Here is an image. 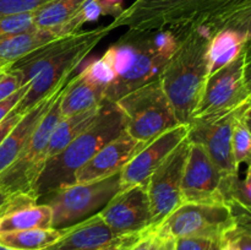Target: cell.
I'll list each match as a JSON object with an SVG mask.
<instances>
[{
    "mask_svg": "<svg viewBox=\"0 0 251 250\" xmlns=\"http://www.w3.org/2000/svg\"><path fill=\"white\" fill-rule=\"evenodd\" d=\"M126 119L115 103L104 100L97 118L58 154L46 161L33 186V196H44L75 184L76 172L102 147L125 131Z\"/></svg>",
    "mask_w": 251,
    "mask_h": 250,
    "instance_id": "obj_3",
    "label": "cell"
},
{
    "mask_svg": "<svg viewBox=\"0 0 251 250\" xmlns=\"http://www.w3.org/2000/svg\"><path fill=\"white\" fill-rule=\"evenodd\" d=\"M0 250H15V249H11V248H7L5 247V245L0 244Z\"/></svg>",
    "mask_w": 251,
    "mask_h": 250,
    "instance_id": "obj_46",
    "label": "cell"
},
{
    "mask_svg": "<svg viewBox=\"0 0 251 250\" xmlns=\"http://www.w3.org/2000/svg\"><path fill=\"white\" fill-rule=\"evenodd\" d=\"M119 188L120 173H115L100 180L73 184L44 196L48 198L44 202L53 212L51 228L65 229L100 212Z\"/></svg>",
    "mask_w": 251,
    "mask_h": 250,
    "instance_id": "obj_6",
    "label": "cell"
},
{
    "mask_svg": "<svg viewBox=\"0 0 251 250\" xmlns=\"http://www.w3.org/2000/svg\"><path fill=\"white\" fill-rule=\"evenodd\" d=\"M112 31L110 25H107L58 37L12 63L11 69L21 75L25 85H28L27 92L14 109L24 114L70 80L86 56Z\"/></svg>",
    "mask_w": 251,
    "mask_h": 250,
    "instance_id": "obj_1",
    "label": "cell"
},
{
    "mask_svg": "<svg viewBox=\"0 0 251 250\" xmlns=\"http://www.w3.org/2000/svg\"><path fill=\"white\" fill-rule=\"evenodd\" d=\"M27 88H28V85H24L19 91H16L14 95L5 98V100H0V123L11 113V110L16 107L17 103L22 100L25 93L27 92Z\"/></svg>",
    "mask_w": 251,
    "mask_h": 250,
    "instance_id": "obj_37",
    "label": "cell"
},
{
    "mask_svg": "<svg viewBox=\"0 0 251 250\" xmlns=\"http://www.w3.org/2000/svg\"><path fill=\"white\" fill-rule=\"evenodd\" d=\"M54 0H0V17L6 15L33 12Z\"/></svg>",
    "mask_w": 251,
    "mask_h": 250,
    "instance_id": "obj_32",
    "label": "cell"
},
{
    "mask_svg": "<svg viewBox=\"0 0 251 250\" xmlns=\"http://www.w3.org/2000/svg\"><path fill=\"white\" fill-rule=\"evenodd\" d=\"M24 85L21 75L16 70L11 69V65H10V68L0 75V100L14 95Z\"/></svg>",
    "mask_w": 251,
    "mask_h": 250,
    "instance_id": "obj_34",
    "label": "cell"
},
{
    "mask_svg": "<svg viewBox=\"0 0 251 250\" xmlns=\"http://www.w3.org/2000/svg\"><path fill=\"white\" fill-rule=\"evenodd\" d=\"M63 92L54 100L48 112L34 127L19 157L0 174V188L9 193H25L33 196L32 191L34 183L47 161L49 140L56 124L63 117L60 109V98Z\"/></svg>",
    "mask_w": 251,
    "mask_h": 250,
    "instance_id": "obj_8",
    "label": "cell"
},
{
    "mask_svg": "<svg viewBox=\"0 0 251 250\" xmlns=\"http://www.w3.org/2000/svg\"><path fill=\"white\" fill-rule=\"evenodd\" d=\"M24 114L16 112L15 109H12L11 113H10V114L7 115V117L5 118L1 123H0V145L2 144V141L5 140V137H6L7 135H9V132L14 129V126L17 124V123H19V120L21 119L22 115Z\"/></svg>",
    "mask_w": 251,
    "mask_h": 250,
    "instance_id": "obj_39",
    "label": "cell"
},
{
    "mask_svg": "<svg viewBox=\"0 0 251 250\" xmlns=\"http://www.w3.org/2000/svg\"><path fill=\"white\" fill-rule=\"evenodd\" d=\"M100 107L92 108L77 114L61 117L56 124L50 140H49L48 150H47V159L58 154L61 150L65 149L75 137H77L83 130L90 126L91 123L97 118Z\"/></svg>",
    "mask_w": 251,
    "mask_h": 250,
    "instance_id": "obj_23",
    "label": "cell"
},
{
    "mask_svg": "<svg viewBox=\"0 0 251 250\" xmlns=\"http://www.w3.org/2000/svg\"><path fill=\"white\" fill-rule=\"evenodd\" d=\"M58 38L50 29L32 27L27 31L0 36V64H12L43 44Z\"/></svg>",
    "mask_w": 251,
    "mask_h": 250,
    "instance_id": "obj_21",
    "label": "cell"
},
{
    "mask_svg": "<svg viewBox=\"0 0 251 250\" xmlns=\"http://www.w3.org/2000/svg\"><path fill=\"white\" fill-rule=\"evenodd\" d=\"M188 134L189 125L178 124L147 142L120 172L119 191L147 184L152 173L188 137Z\"/></svg>",
    "mask_w": 251,
    "mask_h": 250,
    "instance_id": "obj_14",
    "label": "cell"
},
{
    "mask_svg": "<svg viewBox=\"0 0 251 250\" xmlns=\"http://www.w3.org/2000/svg\"><path fill=\"white\" fill-rule=\"evenodd\" d=\"M223 174L201 145L190 142L181 181L183 202L226 203Z\"/></svg>",
    "mask_w": 251,
    "mask_h": 250,
    "instance_id": "obj_11",
    "label": "cell"
},
{
    "mask_svg": "<svg viewBox=\"0 0 251 250\" xmlns=\"http://www.w3.org/2000/svg\"><path fill=\"white\" fill-rule=\"evenodd\" d=\"M244 80L251 96V39H248L244 47Z\"/></svg>",
    "mask_w": 251,
    "mask_h": 250,
    "instance_id": "obj_41",
    "label": "cell"
},
{
    "mask_svg": "<svg viewBox=\"0 0 251 250\" xmlns=\"http://www.w3.org/2000/svg\"><path fill=\"white\" fill-rule=\"evenodd\" d=\"M211 250H220V242H216L215 244H213L212 249Z\"/></svg>",
    "mask_w": 251,
    "mask_h": 250,
    "instance_id": "obj_45",
    "label": "cell"
},
{
    "mask_svg": "<svg viewBox=\"0 0 251 250\" xmlns=\"http://www.w3.org/2000/svg\"><path fill=\"white\" fill-rule=\"evenodd\" d=\"M226 239H229L239 248L240 250H251V234L240 229H233L226 235ZM223 238V239H225Z\"/></svg>",
    "mask_w": 251,
    "mask_h": 250,
    "instance_id": "obj_38",
    "label": "cell"
},
{
    "mask_svg": "<svg viewBox=\"0 0 251 250\" xmlns=\"http://www.w3.org/2000/svg\"><path fill=\"white\" fill-rule=\"evenodd\" d=\"M235 227L227 203L181 202L153 229L161 239L194 237L221 242Z\"/></svg>",
    "mask_w": 251,
    "mask_h": 250,
    "instance_id": "obj_7",
    "label": "cell"
},
{
    "mask_svg": "<svg viewBox=\"0 0 251 250\" xmlns=\"http://www.w3.org/2000/svg\"><path fill=\"white\" fill-rule=\"evenodd\" d=\"M69 81L70 80L61 83L51 95H49L48 97H46L44 100H42L41 102L34 104L31 109L27 110V112L22 115L21 119L19 120V123L15 125L14 129H12L11 131L9 132V135L5 137L2 144L0 145V174H1L7 167L11 166V164L14 163L15 159L19 157V154L21 153L25 145H26L27 140L29 139L32 131L34 130V127L38 125V123L41 122L42 118L44 117V114L48 112V109L50 108V105L53 104L54 100L60 96V93L63 92L64 88L66 87Z\"/></svg>",
    "mask_w": 251,
    "mask_h": 250,
    "instance_id": "obj_18",
    "label": "cell"
},
{
    "mask_svg": "<svg viewBox=\"0 0 251 250\" xmlns=\"http://www.w3.org/2000/svg\"><path fill=\"white\" fill-rule=\"evenodd\" d=\"M223 28L233 29L251 39V0H247L223 16L212 28V36Z\"/></svg>",
    "mask_w": 251,
    "mask_h": 250,
    "instance_id": "obj_28",
    "label": "cell"
},
{
    "mask_svg": "<svg viewBox=\"0 0 251 250\" xmlns=\"http://www.w3.org/2000/svg\"><path fill=\"white\" fill-rule=\"evenodd\" d=\"M78 75L93 85L102 86L107 88L117 78L114 69L104 55L98 59L87 61L85 68L78 73Z\"/></svg>",
    "mask_w": 251,
    "mask_h": 250,
    "instance_id": "obj_29",
    "label": "cell"
},
{
    "mask_svg": "<svg viewBox=\"0 0 251 250\" xmlns=\"http://www.w3.org/2000/svg\"><path fill=\"white\" fill-rule=\"evenodd\" d=\"M65 229L36 228L0 234V244L15 250H42L53 244L64 234Z\"/></svg>",
    "mask_w": 251,
    "mask_h": 250,
    "instance_id": "obj_24",
    "label": "cell"
},
{
    "mask_svg": "<svg viewBox=\"0 0 251 250\" xmlns=\"http://www.w3.org/2000/svg\"><path fill=\"white\" fill-rule=\"evenodd\" d=\"M34 27V11L0 17V36L20 33Z\"/></svg>",
    "mask_w": 251,
    "mask_h": 250,
    "instance_id": "obj_30",
    "label": "cell"
},
{
    "mask_svg": "<svg viewBox=\"0 0 251 250\" xmlns=\"http://www.w3.org/2000/svg\"><path fill=\"white\" fill-rule=\"evenodd\" d=\"M190 140L186 137L152 173L146 189L152 216V228L181 205V181L188 158Z\"/></svg>",
    "mask_w": 251,
    "mask_h": 250,
    "instance_id": "obj_10",
    "label": "cell"
},
{
    "mask_svg": "<svg viewBox=\"0 0 251 250\" xmlns=\"http://www.w3.org/2000/svg\"><path fill=\"white\" fill-rule=\"evenodd\" d=\"M248 38L233 29L223 28L216 32L208 41L206 60L207 75L211 76L234 61L244 50Z\"/></svg>",
    "mask_w": 251,
    "mask_h": 250,
    "instance_id": "obj_20",
    "label": "cell"
},
{
    "mask_svg": "<svg viewBox=\"0 0 251 250\" xmlns=\"http://www.w3.org/2000/svg\"><path fill=\"white\" fill-rule=\"evenodd\" d=\"M147 142L139 141L126 131L100 150L75 175V184L90 183L120 173L127 162L144 149Z\"/></svg>",
    "mask_w": 251,
    "mask_h": 250,
    "instance_id": "obj_16",
    "label": "cell"
},
{
    "mask_svg": "<svg viewBox=\"0 0 251 250\" xmlns=\"http://www.w3.org/2000/svg\"><path fill=\"white\" fill-rule=\"evenodd\" d=\"M247 0H134L113 19V29L126 27L134 33L169 29L181 36L201 27L210 37L223 16Z\"/></svg>",
    "mask_w": 251,
    "mask_h": 250,
    "instance_id": "obj_2",
    "label": "cell"
},
{
    "mask_svg": "<svg viewBox=\"0 0 251 250\" xmlns=\"http://www.w3.org/2000/svg\"><path fill=\"white\" fill-rule=\"evenodd\" d=\"M141 233H137V234H126V235H122L118 239H115L114 242L110 243L109 245L107 247L102 248L100 250H127V248L135 242V240L139 238V235Z\"/></svg>",
    "mask_w": 251,
    "mask_h": 250,
    "instance_id": "obj_40",
    "label": "cell"
},
{
    "mask_svg": "<svg viewBox=\"0 0 251 250\" xmlns=\"http://www.w3.org/2000/svg\"><path fill=\"white\" fill-rule=\"evenodd\" d=\"M222 193L226 203L232 201L251 208V162L244 179H240L238 174L223 176Z\"/></svg>",
    "mask_w": 251,
    "mask_h": 250,
    "instance_id": "obj_27",
    "label": "cell"
},
{
    "mask_svg": "<svg viewBox=\"0 0 251 250\" xmlns=\"http://www.w3.org/2000/svg\"><path fill=\"white\" fill-rule=\"evenodd\" d=\"M161 242L162 239L151 227L141 232L139 238L127 248V250H157Z\"/></svg>",
    "mask_w": 251,
    "mask_h": 250,
    "instance_id": "obj_35",
    "label": "cell"
},
{
    "mask_svg": "<svg viewBox=\"0 0 251 250\" xmlns=\"http://www.w3.org/2000/svg\"><path fill=\"white\" fill-rule=\"evenodd\" d=\"M104 93V87L88 82L77 74L70 78L61 95V114L63 117H68L100 107L105 100Z\"/></svg>",
    "mask_w": 251,
    "mask_h": 250,
    "instance_id": "obj_19",
    "label": "cell"
},
{
    "mask_svg": "<svg viewBox=\"0 0 251 250\" xmlns=\"http://www.w3.org/2000/svg\"><path fill=\"white\" fill-rule=\"evenodd\" d=\"M117 235L100 213L65 228L64 234L42 250H100L114 242Z\"/></svg>",
    "mask_w": 251,
    "mask_h": 250,
    "instance_id": "obj_17",
    "label": "cell"
},
{
    "mask_svg": "<svg viewBox=\"0 0 251 250\" xmlns=\"http://www.w3.org/2000/svg\"><path fill=\"white\" fill-rule=\"evenodd\" d=\"M215 243L206 238H176V250H211Z\"/></svg>",
    "mask_w": 251,
    "mask_h": 250,
    "instance_id": "obj_36",
    "label": "cell"
},
{
    "mask_svg": "<svg viewBox=\"0 0 251 250\" xmlns=\"http://www.w3.org/2000/svg\"><path fill=\"white\" fill-rule=\"evenodd\" d=\"M36 198L25 193H9L0 188V217L17 208L37 203Z\"/></svg>",
    "mask_w": 251,
    "mask_h": 250,
    "instance_id": "obj_31",
    "label": "cell"
},
{
    "mask_svg": "<svg viewBox=\"0 0 251 250\" xmlns=\"http://www.w3.org/2000/svg\"><path fill=\"white\" fill-rule=\"evenodd\" d=\"M88 0H54L34 11V26L54 31L70 21Z\"/></svg>",
    "mask_w": 251,
    "mask_h": 250,
    "instance_id": "obj_25",
    "label": "cell"
},
{
    "mask_svg": "<svg viewBox=\"0 0 251 250\" xmlns=\"http://www.w3.org/2000/svg\"><path fill=\"white\" fill-rule=\"evenodd\" d=\"M244 119H245V123H247L248 127H249L250 131H251V107H250V104H248L247 109H245V112H244Z\"/></svg>",
    "mask_w": 251,
    "mask_h": 250,
    "instance_id": "obj_44",
    "label": "cell"
},
{
    "mask_svg": "<svg viewBox=\"0 0 251 250\" xmlns=\"http://www.w3.org/2000/svg\"><path fill=\"white\" fill-rule=\"evenodd\" d=\"M244 80V50L213 75L208 76L191 120L208 119L237 110L250 100Z\"/></svg>",
    "mask_w": 251,
    "mask_h": 250,
    "instance_id": "obj_9",
    "label": "cell"
},
{
    "mask_svg": "<svg viewBox=\"0 0 251 250\" xmlns=\"http://www.w3.org/2000/svg\"><path fill=\"white\" fill-rule=\"evenodd\" d=\"M249 104H250V107H251V98H250V102H249Z\"/></svg>",
    "mask_w": 251,
    "mask_h": 250,
    "instance_id": "obj_47",
    "label": "cell"
},
{
    "mask_svg": "<svg viewBox=\"0 0 251 250\" xmlns=\"http://www.w3.org/2000/svg\"><path fill=\"white\" fill-rule=\"evenodd\" d=\"M169 59L171 58L162 55L154 49L151 33H139V51L136 59L127 73L115 78L105 88V100L115 103L131 91L158 78Z\"/></svg>",
    "mask_w": 251,
    "mask_h": 250,
    "instance_id": "obj_15",
    "label": "cell"
},
{
    "mask_svg": "<svg viewBox=\"0 0 251 250\" xmlns=\"http://www.w3.org/2000/svg\"><path fill=\"white\" fill-rule=\"evenodd\" d=\"M117 235L137 234L152 227V216L146 184L118 191L100 212Z\"/></svg>",
    "mask_w": 251,
    "mask_h": 250,
    "instance_id": "obj_13",
    "label": "cell"
},
{
    "mask_svg": "<svg viewBox=\"0 0 251 250\" xmlns=\"http://www.w3.org/2000/svg\"><path fill=\"white\" fill-rule=\"evenodd\" d=\"M220 250H240L232 240L229 239H222L220 242Z\"/></svg>",
    "mask_w": 251,
    "mask_h": 250,
    "instance_id": "obj_43",
    "label": "cell"
},
{
    "mask_svg": "<svg viewBox=\"0 0 251 250\" xmlns=\"http://www.w3.org/2000/svg\"><path fill=\"white\" fill-rule=\"evenodd\" d=\"M249 102L244 107L240 108L233 123L232 152L234 164L238 171L243 163L249 164L251 162V131L244 119V112Z\"/></svg>",
    "mask_w": 251,
    "mask_h": 250,
    "instance_id": "obj_26",
    "label": "cell"
},
{
    "mask_svg": "<svg viewBox=\"0 0 251 250\" xmlns=\"http://www.w3.org/2000/svg\"><path fill=\"white\" fill-rule=\"evenodd\" d=\"M211 37L201 27L179 36V47L162 71L161 82L180 124H189L207 80V51Z\"/></svg>",
    "mask_w": 251,
    "mask_h": 250,
    "instance_id": "obj_4",
    "label": "cell"
},
{
    "mask_svg": "<svg viewBox=\"0 0 251 250\" xmlns=\"http://www.w3.org/2000/svg\"><path fill=\"white\" fill-rule=\"evenodd\" d=\"M240 108L220 117L191 120L188 124V139L190 142L201 145L206 150L225 176L235 175L239 172L233 159L232 130L233 123Z\"/></svg>",
    "mask_w": 251,
    "mask_h": 250,
    "instance_id": "obj_12",
    "label": "cell"
},
{
    "mask_svg": "<svg viewBox=\"0 0 251 250\" xmlns=\"http://www.w3.org/2000/svg\"><path fill=\"white\" fill-rule=\"evenodd\" d=\"M126 119L125 131L134 139L149 142L180 123L163 91L161 78L131 91L115 102Z\"/></svg>",
    "mask_w": 251,
    "mask_h": 250,
    "instance_id": "obj_5",
    "label": "cell"
},
{
    "mask_svg": "<svg viewBox=\"0 0 251 250\" xmlns=\"http://www.w3.org/2000/svg\"><path fill=\"white\" fill-rule=\"evenodd\" d=\"M53 212L46 202L17 208L0 217V234L17 230L51 228Z\"/></svg>",
    "mask_w": 251,
    "mask_h": 250,
    "instance_id": "obj_22",
    "label": "cell"
},
{
    "mask_svg": "<svg viewBox=\"0 0 251 250\" xmlns=\"http://www.w3.org/2000/svg\"><path fill=\"white\" fill-rule=\"evenodd\" d=\"M151 33V41L154 49L162 55L172 58L179 47V37L174 32L169 29H162L157 32H150Z\"/></svg>",
    "mask_w": 251,
    "mask_h": 250,
    "instance_id": "obj_33",
    "label": "cell"
},
{
    "mask_svg": "<svg viewBox=\"0 0 251 250\" xmlns=\"http://www.w3.org/2000/svg\"><path fill=\"white\" fill-rule=\"evenodd\" d=\"M157 250H176V239H172V238L162 239Z\"/></svg>",
    "mask_w": 251,
    "mask_h": 250,
    "instance_id": "obj_42",
    "label": "cell"
}]
</instances>
